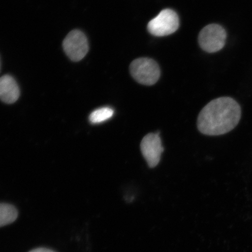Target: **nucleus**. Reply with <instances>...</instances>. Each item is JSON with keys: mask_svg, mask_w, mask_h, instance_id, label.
Instances as JSON below:
<instances>
[{"mask_svg": "<svg viewBox=\"0 0 252 252\" xmlns=\"http://www.w3.org/2000/svg\"><path fill=\"white\" fill-rule=\"evenodd\" d=\"M65 54L71 61H81L86 56L89 49L86 35L81 31L74 30L70 32L63 43Z\"/></svg>", "mask_w": 252, "mask_h": 252, "instance_id": "39448f33", "label": "nucleus"}, {"mask_svg": "<svg viewBox=\"0 0 252 252\" xmlns=\"http://www.w3.org/2000/svg\"><path fill=\"white\" fill-rule=\"evenodd\" d=\"M141 151L150 168L158 164L163 152L162 141L158 133H149L141 141Z\"/></svg>", "mask_w": 252, "mask_h": 252, "instance_id": "423d86ee", "label": "nucleus"}, {"mask_svg": "<svg viewBox=\"0 0 252 252\" xmlns=\"http://www.w3.org/2000/svg\"><path fill=\"white\" fill-rule=\"evenodd\" d=\"M18 216V210L11 204L0 203V227L11 224Z\"/></svg>", "mask_w": 252, "mask_h": 252, "instance_id": "6e6552de", "label": "nucleus"}, {"mask_svg": "<svg viewBox=\"0 0 252 252\" xmlns=\"http://www.w3.org/2000/svg\"><path fill=\"white\" fill-rule=\"evenodd\" d=\"M29 252H55L51 250H49V249L45 248H39L34 249V250H32Z\"/></svg>", "mask_w": 252, "mask_h": 252, "instance_id": "9d476101", "label": "nucleus"}, {"mask_svg": "<svg viewBox=\"0 0 252 252\" xmlns=\"http://www.w3.org/2000/svg\"><path fill=\"white\" fill-rule=\"evenodd\" d=\"M179 26L177 14L171 9H165L149 22L147 29L153 35L161 37L175 32Z\"/></svg>", "mask_w": 252, "mask_h": 252, "instance_id": "7ed1b4c3", "label": "nucleus"}, {"mask_svg": "<svg viewBox=\"0 0 252 252\" xmlns=\"http://www.w3.org/2000/svg\"><path fill=\"white\" fill-rule=\"evenodd\" d=\"M20 95V88L13 78L8 75L0 78V99L3 102L14 103Z\"/></svg>", "mask_w": 252, "mask_h": 252, "instance_id": "0eeeda50", "label": "nucleus"}, {"mask_svg": "<svg viewBox=\"0 0 252 252\" xmlns=\"http://www.w3.org/2000/svg\"><path fill=\"white\" fill-rule=\"evenodd\" d=\"M226 39L224 28L218 24H210L201 31L198 35V43L205 52L215 53L223 48Z\"/></svg>", "mask_w": 252, "mask_h": 252, "instance_id": "20e7f679", "label": "nucleus"}, {"mask_svg": "<svg viewBox=\"0 0 252 252\" xmlns=\"http://www.w3.org/2000/svg\"><path fill=\"white\" fill-rule=\"evenodd\" d=\"M241 118V106L235 100L229 97H219L201 110L197 119V127L203 134H224L238 125Z\"/></svg>", "mask_w": 252, "mask_h": 252, "instance_id": "f257e3e1", "label": "nucleus"}, {"mask_svg": "<svg viewBox=\"0 0 252 252\" xmlns=\"http://www.w3.org/2000/svg\"><path fill=\"white\" fill-rule=\"evenodd\" d=\"M130 73L138 83L153 86L160 77V69L157 63L149 58H139L131 63Z\"/></svg>", "mask_w": 252, "mask_h": 252, "instance_id": "f03ea898", "label": "nucleus"}, {"mask_svg": "<svg viewBox=\"0 0 252 252\" xmlns=\"http://www.w3.org/2000/svg\"><path fill=\"white\" fill-rule=\"evenodd\" d=\"M114 114V110L109 107H104L94 110L90 116V121L93 124H98L108 121Z\"/></svg>", "mask_w": 252, "mask_h": 252, "instance_id": "1a4fd4ad", "label": "nucleus"}]
</instances>
